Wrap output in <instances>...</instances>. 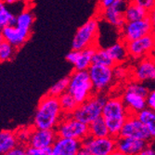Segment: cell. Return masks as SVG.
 <instances>
[{"label": "cell", "mask_w": 155, "mask_h": 155, "mask_svg": "<svg viewBox=\"0 0 155 155\" xmlns=\"http://www.w3.org/2000/svg\"><path fill=\"white\" fill-rule=\"evenodd\" d=\"M63 116L59 97L47 93L38 102L33 125L40 129H56Z\"/></svg>", "instance_id": "cell-1"}, {"label": "cell", "mask_w": 155, "mask_h": 155, "mask_svg": "<svg viewBox=\"0 0 155 155\" xmlns=\"http://www.w3.org/2000/svg\"><path fill=\"white\" fill-rule=\"evenodd\" d=\"M129 115L121 96L109 97L103 107L101 116L106 122L110 136L119 137L121 129Z\"/></svg>", "instance_id": "cell-2"}, {"label": "cell", "mask_w": 155, "mask_h": 155, "mask_svg": "<svg viewBox=\"0 0 155 155\" xmlns=\"http://www.w3.org/2000/svg\"><path fill=\"white\" fill-rule=\"evenodd\" d=\"M107 98L108 97L106 94L95 93L88 100L79 104L72 115L80 122L89 124L94 120L101 116Z\"/></svg>", "instance_id": "cell-3"}, {"label": "cell", "mask_w": 155, "mask_h": 155, "mask_svg": "<svg viewBox=\"0 0 155 155\" xmlns=\"http://www.w3.org/2000/svg\"><path fill=\"white\" fill-rule=\"evenodd\" d=\"M70 76L68 92L72 94L78 104L84 102L95 94L87 71H73Z\"/></svg>", "instance_id": "cell-4"}, {"label": "cell", "mask_w": 155, "mask_h": 155, "mask_svg": "<svg viewBox=\"0 0 155 155\" xmlns=\"http://www.w3.org/2000/svg\"><path fill=\"white\" fill-rule=\"evenodd\" d=\"M100 32L97 17H92L79 27L72 42V49L82 50L90 47H97Z\"/></svg>", "instance_id": "cell-5"}, {"label": "cell", "mask_w": 155, "mask_h": 155, "mask_svg": "<svg viewBox=\"0 0 155 155\" xmlns=\"http://www.w3.org/2000/svg\"><path fill=\"white\" fill-rule=\"evenodd\" d=\"M58 137L82 140L89 135L88 124L80 122L73 115H64L56 127Z\"/></svg>", "instance_id": "cell-6"}, {"label": "cell", "mask_w": 155, "mask_h": 155, "mask_svg": "<svg viewBox=\"0 0 155 155\" xmlns=\"http://www.w3.org/2000/svg\"><path fill=\"white\" fill-rule=\"evenodd\" d=\"M87 72L95 93L105 94L115 82L112 67L92 64L88 68Z\"/></svg>", "instance_id": "cell-7"}, {"label": "cell", "mask_w": 155, "mask_h": 155, "mask_svg": "<svg viewBox=\"0 0 155 155\" xmlns=\"http://www.w3.org/2000/svg\"><path fill=\"white\" fill-rule=\"evenodd\" d=\"M153 30L154 28L149 17L138 21H126L120 30V40L124 43H128L133 40L151 35Z\"/></svg>", "instance_id": "cell-8"}, {"label": "cell", "mask_w": 155, "mask_h": 155, "mask_svg": "<svg viewBox=\"0 0 155 155\" xmlns=\"http://www.w3.org/2000/svg\"><path fill=\"white\" fill-rule=\"evenodd\" d=\"M82 146L86 148L91 155H110L116 150V137L111 136L94 137L88 135L82 140Z\"/></svg>", "instance_id": "cell-9"}, {"label": "cell", "mask_w": 155, "mask_h": 155, "mask_svg": "<svg viewBox=\"0 0 155 155\" xmlns=\"http://www.w3.org/2000/svg\"><path fill=\"white\" fill-rule=\"evenodd\" d=\"M119 137L143 139L147 140L149 142L152 139L149 130L144 125V124L137 118V114H129L128 117L126 118L121 129Z\"/></svg>", "instance_id": "cell-10"}, {"label": "cell", "mask_w": 155, "mask_h": 155, "mask_svg": "<svg viewBox=\"0 0 155 155\" xmlns=\"http://www.w3.org/2000/svg\"><path fill=\"white\" fill-rule=\"evenodd\" d=\"M125 46L129 58L138 61L153 55L155 50V40L151 35H148L141 38L125 43Z\"/></svg>", "instance_id": "cell-11"}, {"label": "cell", "mask_w": 155, "mask_h": 155, "mask_svg": "<svg viewBox=\"0 0 155 155\" xmlns=\"http://www.w3.org/2000/svg\"><path fill=\"white\" fill-rule=\"evenodd\" d=\"M127 4L128 0H116L109 8L98 10L100 16L111 26H114L120 31L126 22L124 18V10Z\"/></svg>", "instance_id": "cell-12"}, {"label": "cell", "mask_w": 155, "mask_h": 155, "mask_svg": "<svg viewBox=\"0 0 155 155\" xmlns=\"http://www.w3.org/2000/svg\"><path fill=\"white\" fill-rule=\"evenodd\" d=\"M132 80L138 82H155V56L150 55L138 60L136 65L131 69Z\"/></svg>", "instance_id": "cell-13"}, {"label": "cell", "mask_w": 155, "mask_h": 155, "mask_svg": "<svg viewBox=\"0 0 155 155\" xmlns=\"http://www.w3.org/2000/svg\"><path fill=\"white\" fill-rule=\"evenodd\" d=\"M97 47H90L82 50L72 49L66 55V61L71 63L76 71H87L92 65V58Z\"/></svg>", "instance_id": "cell-14"}, {"label": "cell", "mask_w": 155, "mask_h": 155, "mask_svg": "<svg viewBox=\"0 0 155 155\" xmlns=\"http://www.w3.org/2000/svg\"><path fill=\"white\" fill-rule=\"evenodd\" d=\"M57 137L58 135L55 129H40L33 126L27 146L35 148H51Z\"/></svg>", "instance_id": "cell-15"}, {"label": "cell", "mask_w": 155, "mask_h": 155, "mask_svg": "<svg viewBox=\"0 0 155 155\" xmlns=\"http://www.w3.org/2000/svg\"><path fill=\"white\" fill-rule=\"evenodd\" d=\"M31 33V31L23 30L13 23L2 29L3 40L8 42L9 44L18 49L30 39Z\"/></svg>", "instance_id": "cell-16"}, {"label": "cell", "mask_w": 155, "mask_h": 155, "mask_svg": "<svg viewBox=\"0 0 155 155\" xmlns=\"http://www.w3.org/2000/svg\"><path fill=\"white\" fill-rule=\"evenodd\" d=\"M149 143V141L143 139L119 137L116 138V150L124 155H138Z\"/></svg>", "instance_id": "cell-17"}, {"label": "cell", "mask_w": 155, "mask_h": 155, "mask_svg": "<svg viewBox=\"0 0 155 155\" xmlns=\"http://www.w3.org/2000/svg\"><path fill=\"white\" fill-rule=\"evenodd\" d=\"M81 147V140L58 137L51 146V155H76Z\"/></svg>", "instance_id": "cell-18"}, {"label": "cell", "mask_w": 155, "mask_h": 155, "mask_svg": "<svg viewBox=\"0 0 155 155\" xmlns=\"http://www.w3.org/2000/svg\"><path fill=\"white\" fill-rule=\"evenodd\" d=\"M121 97L129 114H137L140 110L147 108V97L138 93L124 89Z\"/></svg>", "instance_id": "cell-19"}, {"label": "cell", "mask_w": 155, "mask_h": 155, "mask_svg": "<svg viewBox=\"0 0 155 155\" xmlns=\"http://www.w3.org/2000/svg\"><path fill=\"white\" fill-rule=\"evenodd\" d=\"M107 50L111 57L112 61H114L115 65L124 64L129 58L125 43H124L122 40H119L116 43L112 44L111 46L107 48Z\"/></svg>", "instance_id": "cell-20"}, {"label": "cell", "mask_w": 155, "mask_h": 155, "mask_svg": "<svg viewBox=\"0 0 155 155\" xmlns=\"http://www.w3.org/2000/svg\"><path fill=\"white\" fill-rule=\"evenodd\" d=\"M18 144L15 132L10 130L0 131V155H4Z\"/></svg>", "instance_id": "cell-21"}, {"label": "cell", "mask_w": 155, "mask_h": 155, "mask_svg": "<svg viewBox=\"0 0 155 155\" xmlns=\"http://www.w3.org/2000/svg\"><path fill=\"white\" fill-rule=\"evenodd\" d=\"M149 11L134 3L128 2L124 10V18L126 21H134L147 18Z\"/></svg>", "instance_id": "cell-22"}, {"label": "cell", "mask_w": 155, "mask_h": 155, "mask_svg": "<svg viewBox=\"0 0 155 155\" xmlns=\"http://www.w3.org/2000/svg\"><path fill=\"white\" fill-rule=\"evenodd\" d=\"M137 116L144 124L153 139L155 137V110L147 107L137 112Z\"/></svg>", "instance_id": "cell-23"}, {"label": "cell", "mask_w": 155, "mask_h": 155, "mask_svg": "<svg viewBox=\"0 0 155 155\" xmlns=\"http://www.w3.org/2000/svg\"><path fill=\"white\" fill-rule=\"evenodd\" d=\"M35 22V15L30 9H24L15 16L13 24L26 31L32 32V27Z\"/></svg>", "instance_id": "cell-24"}, {"label": "cell", "mask_w": 155, "mask_h": 155, "mask_svg": "<svg viewBox=\"0 0 155 155\" xmlns=\"http://www.w3.org/2000/svg\"><path fill=\"white\" fill-rule=\"evenodd\" d=\"M89 136L94 137H104L110 136L108 126L102 116L97 118L88 124Z\"/></svg>", "instance_id": "cell-25"}, {"label": "cell", "mask_w": 155, "mask_h": 155, "mask_svg": "<svg viewBox=\"0 0 155 155\" xmlns=\"http://www.w3.org/2000/svg\"><path fill=\"white\" fill-rule=\"evenodd\" d=\"M59 101L64 115H72L73 112L79 105L77 101L74 100L73 95L70 94L68 91L59 97Z\"/></svg>", "instance_id": "cell-26"}, {"label": "cell", "mask_w": 155, "mask_h": 155, "mask_svg": "<svg viewBox=\"0 0 155 155\" xmlns=\"http://www.w3.org/2000/svg\"><path fill=\"white\" fill-rule=\"evenodd\" d=\"M92 64L104 65V66L112 67V68L115 66V63L114 61H112L107 48H98V47L96 48V51L93 55Z\"/></svg>", "instance_id": "cell-27"}, {"label": "cell", "mask_w": 155, "mask_h": 155, "mask_svg": "<svg viewBox=\"0 0 155 155\" xmlns=\"http://www.w3.org/2000/svg\"><path fill=\"white\" fill-rule=\"evenodd\" d=\"M15 21V15L8 9V5L3 1L0 0V29L12 24Z\"/></svg>", "instance_id": "cell-28"}, {"label": "cell", "mask_w": 155, "mask_h": 155, "mask_svg": "<svg viewBox=\"0 0 155 155\" xmlns=\"http://www.w3.org/2000/svg\"><path fill=\"white\" fill-rule=\"evenodd\" d=\"M18 48L13 47L8 42L3 40L0 43V62L10 61L15 57Z\"/></svg>", "instance_id": "cell-29"}, {"label": "cell", "mask_w": 155, "mask_h": 155, "mask_svg": "<svg viewBox=\"0 0 155 155\" xmlns=\"http://www.w3.org/2000/svg\"><path fill=\"white\" fill-rule=\"evenodd\" d=\"M69 83H70V76H65L60 79L49 88L48 94L59 97L60 96H61L62 94L68 91Z\"/></svg>", "instance_id": "cell-30"}, {"label": "cell", "mask_w": 155, "mask_h": 155, "mask_svg": "<svg viewBox=\"0 0 155 155\" xmlns=\"http://www.w3.org/2000/svg\"><path fill=\"white\" fill-rule=\"evenodd\" d=\"M112 69H114V81L116 82L124 81L129 75H131V70L127 67H124V64H116Z\"/></svg>", "instance_id": "cell-31"}, {"label": "cell", "mask_w": 155, "mask_h": 155, "mask_svg": "<svg viewBox=\"0 0 155 155\" xmlns=\"http://www.w3.org/2000/svg\"><path fill=\"white\" fill-rule=\"evenodd\" d=\"M32 132V127H21L17 131H15L17 139L19 144L21 145H28V141H29L30 135Z\"/></svg>", "instance_id": "cell-32"}, {"label": "cell", "mask_w": 155, "mask_h": 155, "mask_svg": "<svg viewBox=\"0 0 155 155\" xmlns=\"http://www.w3.org/2000/svg\"><path fill=\"white\" fill-rule=\"evenodd\" d=\"M25 155H51V148H35L27 146Z\"/></svg>", "instance_id": "cell-33"}, {"label": "cell", "mask_w": 155, "mask_h": 155, "mask_svg": "<svg viewBox=\"0 0 155 155\" xmlns=\"http://www.w3.org/2000/svg\"><path fill=\"white\" fill-rule=\"evenodd\" d=\"M128 2L134 3L139 7L150 11L155 7V0H128Z\"/></svg>", "instance_id": "cell-34"}, {"label": "cell", "mask_w": 155, "mask_h": 155, "mask_svg": "<svg viewBox=\"0 0 155 155\" xmlns=\"http://www.w3.org/2000/svg\"><path fill=\"white\" fill-rule=\"evenodd\" d=\"M26 152V147L21 144H18L16 147H14L10 150H8L4 155H25Z\"/></svg>", "instance_id": "cell-35"}, {"label": "cell", "mask_w": 155, "mask_h": 155, "mask_svg": "<svg viewBox=\"0 0 155 155\" xmlns=\"http://www.w3.org/2000/svg\"><path fill=\"white\" fill-rule=\"evenodd\" d=\"M147 107L155 110V89L150 90L147 96Z\"/></svg>", "instance_id": "cell-36"}, {"label": "cell", "mask_w": 155, "mask_h": 155, "mask_svg": "<svg viewBox=\"0 0 155 155\" xmlns=\"http://www.w3.org/2000/svg\"><path fill=\"white\" fill-rule=\"evenodd\" d=\"M115 1L116 0H98L97 8H98V10L105 9V8H109L110 6H111Z\"/></svg>", "instance_id": "cell-37"}, {"label": "cell", "mask_w": 155, "mask_h": 155, "mask_svg": "<svg viewBox=\"0 0 155 155\" xmlns=\"http://www.w3.org/2000/svg\"><path fill=\"white\" fill-rule=\"evenodd\" d=\"M138 155H155V144L149 143V145L140 151Z\"/></svg>", "instance_id": "cell-38"}, {"label": "cell", "mask_w": 155, "mask_h": 155, "mask_svg": "<svg viewBox=\"0 0 155 155\" xmlns=\"http://www.w3.org/2000/svg\"><path fill=\"white\" fill-rule=\"evenodd\" d=\"M148 17L150 18V21H151V23H152V26H153V28L155 29V7H154L152 9H150V10L149 11V15H148Z\"/></svg>", "instance_id": "cell-39"}, {"label": "cell", "mask_w": 155, "mask_h": 155, "mask_svg": "<svg viewBox=\"0 0 155 155\" xmlns=\"http://www.w3.org/2000/svg\"><path fill=\"white\" fill-rule=\"evenodd\" d=\"M76 155H91V153L84 148V147H81L79 150H78V151H77V153H76Z\"/></svg>", "instance_id": "cell-40"}, {"label": "cell", "mask_w": 155, "mask_h": 155, "mask_svg": "<svg viewBox=\"0 0 155 155\" xmlns=\"http://www.w3.org/2000/svg\"><path fill=\"white\" fill-rule=\"evenodd\" d=\"M3 1L7 4V5H15L18 3H21L23 0H3Z\"/></svg>", "instance_id": "cell-41"}, {"label": "cell", "mask_w": 155, "mask_h": 155, "mask_svg": "<svg viewBox=\"0 0 155 155\" xmlns=\"http://www.w3.org/2000/svg\"><path fill=\"white\" fill-rule=\"evenodd\" d=\"M110 155H124V154H123V153H122L121 151H119L118 150H114V152H112Z\"/></svg>", "instance_id": "cell-42"}, {"label": "cell", "mask_w": 155, "mask_h": 155, "mask_svg": "<svg viewBox=\"0 0 155 155\" xmlns=\"http://www.w3.org/2000/svg\"><path fill=\"white\" fill-rule=\"evenodd\" d=\"M3 41V34H2V30L0 29V43Z\"/></svg>", "instance_id": "cell-43"}, {"label": "cell", "mask_w": 155, "mask_h": 155, "mask_svg": "<svg viewBox=\"0 0 155 155\" xmlns=\"http://www.w3.org/2000/svg\"><path fill=\"white\" fill-rule=\"evenodd\" d=\"M151 35H152V37H153V38H154V40H155V29L153 30V32H152Z\"/></svg>", "instance_id": "cell-44"}, {"label": "cell", "mask_w": 155, "mask_h": 155, "mask_svg": "<svg viewBox=\"0 0 155 155\" xmlns=\"http://www.w3.org/2000/svg\"><path fill=\"white\" fill-rule=\"evenodd\" d=\"M153 56H155V50H154V53H153Z\"/></svg>", "instance_id": "cell-45"}, {"label": "cell", "mask_w": 155, "mask_h": 155, "mask_svg": "<svg viewBox=\"0 0 155 155\" xmlns=\"http://www.w3.org/2000/svg\"><path fill=\"white\" fill-rule=\"evenodd\" d=\"M153 139H154V142H155V137H154V138H153Z\"/></svg>", "instance_id": "cell-46"}]
</instances>
